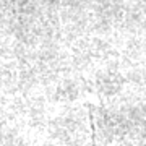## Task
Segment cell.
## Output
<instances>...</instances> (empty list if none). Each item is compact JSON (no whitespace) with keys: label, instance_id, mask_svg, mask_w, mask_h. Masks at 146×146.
<instances>
[{"label":"cell","instance_id":"6da1fadb","mask_svg":"<svg viewBox=\"0 0 146 146\" xmlns=\"http://www.w3.org/2000/svg\"><path fill=\"white\" fill-rule=\"evenodd\" d=\"M89 123H91V140H93V146H96V123H94L93 110L89 107Z\"/></svg>","mask_w":146,"mask_h":146}]
</instances>
